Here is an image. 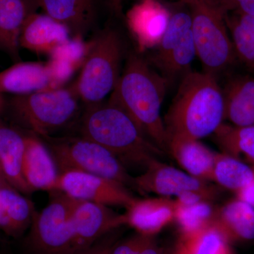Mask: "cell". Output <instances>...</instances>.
<instances>
[{
	"label": "cell",
	"instance_id": "obj_14",
	"mask_svg": "<svg viewBox=\"0 0 254 254\" xmlns=\"http://www.w3.org/2000/svg\"><path fill=\"white\" fill-rule=\"evenodd\" d=\"M25 142L23 174L28 187L32 191H54L56 190L60 172L53 155L35 137H25Z\"/></svg>",
	"mask_w": 254,
	"mask_h": 254
},
{
	"label": "cell",
	"instance_id": "obj_13",
	"mask_svg": "<svg viewBox=\"0 0 254 254\" xmlns=\"http://www.w3.org/2000/svg\"><path fill=\"white\" fill-rule=\"evenodd\" d=\"M124 215L126 225L137 233L154 236L174 220L175 200L163 196L136 198Z\"/></svg>",
	"mask_w": 254,
	"mask_h": 254
},
{
	"label": "cell",
	"instance_id": "obj_3",
	"mask_svg": "<svg viewBox=\"0 0 254 254\" xmlns=\"http://www.w3.org/2000/svg\"><path fill=\"white\" fill-rule=\"evenodd\" d=\"M81 131V136L109 150L126 168L131 165L145 170L165 154L143 134L125 110L109 101L88 107Z\"/></svg>",
	"mask_w": 254,
	"mask_h": 254
},
{
	"label": "cell",
	"instance_id": "obj_31",
	"mask_svg": "<svg viewBox=\"0 0 254 254\" xmlns=\"http://www.w3.org/2000/svg\"><path fill=\"white\" fill-rule=\"evenodd\" d=\"M225 18L237 60L254 71V33L241 27L228 15L225 14Z\"/></svg>",
	"mask_w": 254,
	"mask_h": 254
},
{
	"label": "cell",
	"instance_id": "obj_38",
	"mask_svg": "<svg viewBox=\"0 0 254 254\" xmlns=\"http://www.w3.org/2000/svg\"><path fill=\"white\" fill-rule=\"evenodd\" d=\"M179 2H181L182 4H185L189 5L190 6L192 5L197 4V3L202 2V1H210V0H176Z\"/></svg>",
	"mask_w": 254,
	"mask_h": 254
},
{
	"label": "cell",
	"instance_id": "obj_18",
	"mask_svg": "<svg viewBox=\"0 0 254 254\" xmlns=\"http://www.w3.org/2000/svg\"><path fill=\"white\" fill-rule=\"evenodd\" d=\"M55 88L47 63H18L0 73V93L26 95Z\"/></svg>",
	"mask_w": 254,
	"mask_h": 254
},
{
	"label": "cell",
	"instance_id": "obj_32",
	"mask_svg": "<svg viewBox=\"0 0 254 254\" xmlns=\"http://www.w3.org/2000/svg\"><path fill=\"white\" fill-rule=\"evenodd\" d=\"M225 14H238L254 16V0H215Z\"/></svg>",
	"mask_w": 254,
	"mask_h": 254
},
{
	"label": "cell",
	"instance_id": "obj_7",
	"mask_svg": "<svg viewBox=\"0 0 254 254\" xmlns=\"http://www.w3.org/2000/svg\"><path fill=\"white\" fill-rule=\"evenodd\" d=\"M78 99L73 87L55 88L18 97L14 108L26 126L45 137L72 121Z\"/></svg>",
	"mask_w": 254,
	"mask_h": 254
},
{
	"label": "cell",
	"instance_id": "obj_37",
	"mask_svg": "<svg viewBox=\"0 0 254 254\" xmlns=\"http://www.w3.org/2000/svg\"><path fill=\"white\" fill-rule=\"evenodd\" d=\"M108 2L117 16H123V0H108Z\"/></svg>",
	"mask_w": 254,
	"mask_h": 254
},
{
	"label": "cell",
	"instance_id": "obj_10",
	"mask_svg": "<svg viewBox=\"0 0 254 254\" xmlns=\"http://www.w3.org/2000/svg\"><path fill=\"white\" fill-rule=\"evenodd\" d=\"M125 225L124 214L107 205L76 200L71 213L73 254L81 253L101 237Z\"/></svg>",
	"mask_w": 254,
	"mask_h": 254
},
{
	"label": "cell",
	"instance_id": "obj_6",
	"mask_svg": "<svg viewBox=\"0 0 254 254\" xmlns=\"http://www.w3.org/2000/svg\"><path fill=\"white\" fill-rule=\"evenodd\" d=\"M52 155L60 173L77 170L109 179L136 190L134 177L112 152L84 137L51 139Z\"/></svg>",
	"mask_w": 254,
	"mask_h": 254
},
{
	"label": "cell",
	"instance_id": "obj_1",
	"mask_svg": "<svg viewBox=\"0 0 254 254\" xmlns=\"http://www.w3.org/2000/svg\"><path fill=\"white\" fill-rule=\"evenodd\" d=\"M169 83L149 62L131 54L108 100L125 110L164 153H168V136L161 108Z\"/></svg>",
	"mask_w": 254,
	"mask_h": 254
},
{
	"label": "cell",
	"instance_id": "obj_2",
	"mask_svg": "<svg viewBox=\"0 0 254 254\" xmlns=\"http://www.w3.org/2000/svg\"><path fill=\"white\" fill-rule=\"evenodd\" d=\"M224 120L225 100L216 76L190 70L185 73L164 119L168 138L201 139L213 135Z\"/></svg>",
	"mask_w": 254,
	"mask_h": 254
},
{
	"label": "cell",
	"instance_id": "obj_22",
	"mask_svg": "<svg viewBox=\"0 0 254 254\" xmlns=\"http://www.w3.org/2000/svg\"><path fill=\"white\" fill-rule=\"evenodd\" d=\"M26 142L18 132L0 127V170L8 182L25 193H31L23 174Z\"/></svg>",
	"mask_w": 254,
	"mask_h": 254
},
{
	"label": "cell",
	"instance_id": "obj_19",
	"mask_svg": "<svg viewBox=\"0 0 254 254\" xmlns=\"http://www.w3.org/2000/svg\"><path fill=\"white\" fill-rule=\"evenodd\" d=\"M225 120L237 127L254 126V77L236 75L222 89Z\"/></svg>",
	"mask_w": 254,
	"mask_h": 254
},
{
	"label": "cell",
	"instance_id": "obj_4",
	"mask_svg": "<svg viewBox=\"0 0 254 254\" xmlns=\"http://www.w3.org/2000/svg\"><path fill=\"white\" fill-rule=\"evenodd\" d=\"M124 46L120 34L107 28L92 41L81 74L73 88L88 107L103 103L113 92L120 75Z\"/></svg>",
	"mask_w": 254,
	"mask_h": 254
},
{
	"label": "cell",
	"instance_id": "obj_29",
	"mask_svg": "<svg viewBox=\"0 0 254 254\" xmlns=\"http://www.w3.org/2000/svg\"><path fill=\"white\" fill-rule=\"evenodd\" d=\"M191 29V16L190 12L179 11L172 13L163 38L158 46L156 51L150 58L149 63L151 65L161 61L182 41Z\"/></svg>",
	"mask_w": 254,
	"mask_h": 254
},
{
	"label": "cell",
	"instance_id": "obj_28",
	"mask_svg": "<svg viewBox=\"0 0 254 254\" xmlns=\"http://www.w3.org/2000/svg\"><path fill=\"white\" fill-rule=\"evenodd\" d=\"M215 211L210 200L188 205L178 204L175 200L174 220L180 226L181 234L191 233L211 225Z\"/></svg>",
	"mask_w": 254,
	"mask_h": 254
},
{
	"label": "cell",
	"instance_id": "obj_9",
	"mask_svg": "<svg viewBox=\"0 0 254 254\" xmlns=\"http://www.w3.org/2000/svg\"><path fill=\"white\" fill-rule=\"evenodd\" d=\"M73 199L127 208L136 200L128 187L93 174L67 170L60 173L56 190Z\"/></svg>",
	"mask_w": 254,
	"mask_h": 254
},
{
	"label": "cell",
	"instance_id": "obj_30",
	"mask_svg": "<svg viewBox=\"0 0 254 254\" xmlns=\"http://www.w3.org/2000/svg\"><path fill=\"white\" fill-rule=\"evenodd\" d=\"M91 46L92 41L87 43L83 37H73L50 53V60L73 73L83 66Z\"/></svg>",
	"mask_w": 254,
	"mask_h": 254
},
{
	"label": "cell",
	"instance_id": "obj_8",
	"mask_svg": "<svg viewBox=\"0 0 254 254\" xmlns=\"http://www.w3.org/2000/svg\"><path fill=\"white\" fill-rule=\"evenodd\" d=\"M55 191L49 204L33 217L28 254H73L71 213L76 199Z\"/></svg>",
	"mask_w": 254,
	"mask_h": 254
},
{
	"label": "cell",
	"instance_id": "obj_27",
	"mask_svg": "<svg viewBox=\"0 0 254 254\" xmlns=\"http://www.w3.org/2000/svg\"><path fill=\"white\" fill-rule=\"evenodd\" d=\"M196 51L191 29L182 41L161 61L155 64L160 73L170 82L183 73L190 71Z\"/></svg>",
	"mask_w": 254,
	"mask_h": 254
},
{
	"label": "cell",
	"instance_id": "obj_33",
	"mask_svg": "<svg viewBox=\"0 0 254 254\" xmlns=\"http://www.w3.org/2000/svg\"><path fill=\"white\" fill-rule=\"evenodd\" d=\"M136 254H165L159 247L154 236L137 233L132 236Z\"/></svg>",
	"mask_w": 254,
	"mask_h": 254
},
{
	"label": "cell",
	"instance_id": "obj_11",
	"mask_svg": "<svg viewBox=\"0 0 254 254\" xmlns=\"http://www.w3.org/2000/svg\"><path fill=\"white\" fill-rule=\"evenodd\" d=\"M136 190L141 193H153L158 196H177L186 191H197L210 199L217 190L204 180L191 176L183 170L154 160L139 176L134 177Z\"/></svg>",
	"mask_w": 254,
	"mask_h": 254
},
{
	"label": "cell",
	"instance_id": "obj_20",
	"mask_svg": "<svg viewBox=\"0 0 254 254\" xmlns=\"http://www.w3.org/2000/svg\"><path fill=\"white\" fill-rule=\"evenodd\" d=\"M41 8V0H0V46L18 57L22 28Z\"/></svg>",
	"mask_w": 254,
	"mask_h": 254
},
{
	"label": "cell",
	"instance_id": "obj_36",
	"mask_svg": "<svg viewBox=\"0 0 254 254\" xmlns=\"http://www.w3.org/2000/svg\"><path fill=\"white\" fill-rule=\"evenodd\" d=\"M236 198L254 208V180L237 191Z\"/></svg>",
	"mask_w": 254,
	"mask_h": 254
},
{
	"label": "cell",
	"instance_id": "obj_34",
	"mask_svg": "<svg viewBox=\"0 0 254 254\" xmlns=\"http://www.w3.org/2000/svg\"><path fill=\"white\" fill-rule=\"evenodd\" d=\"M114 230L101 237L89 248L78 254H109L110 250L114 244L117 242V232Z\"/></svg>",
	"mask_w": 254,
	"mask_h": 254
},
{
	"label": "cell",
	"instance_id": "obj_12",
	"mask_svg": "<svg viewBox=\"0 0 254 254\" xmlns=\"http://www.w3.org/2000/svg\"><path fill=\"white\" fill-rule=\"evenodd\" d=\"M172 13L159 0H139L128 10L127 26L140 52L158 46Z\"/></svg>",
	"mask_w": 254,
	"mask_h": 254
},
{
	"label": "cell",
	"instance_id": "obj_17",
	"mask_svg": "<svg viewBox=\"0 0 254 254\" xmlns=\"http://www.w3.org/2000/svg\"><path fill=\"white\" fill-rule=\"evenodd\" d=\"M45 14L63 23L74 36L84 37L97 16V0H41Z\"/></svg>",
	"mask_w": 254,
	"mask_h": 254
},
{
	"label": "cell",
	"instance_id": "obj_21",
	"mask_svg": "<svg viewBox=\"0 0 254 254\" xmlns=\"http://www.w3.org/2000/svg\"><path fill=\"white\" fill-rule=\"evenodd\" d=\"M213 224L230 244L254 240V208L238 198L216 209Z\"/></svg>",
	"mask_w": 254,
	"mask_h": 254
},
{
	"label": "cell",
	"instance_id": "obj_24",
	"mask_svg": "<svg viewBox=\"0 0 254 254\" xmlns=\"http://www.w3.org/2000/svg\"><path fill=\"white\" fill-rule=\"evenodd\" d=\"M171 254H234L230 242L213 223L197 231L181 234Z\"/></svg>",
	"mask_w": 254,
	"mask_h": 254
},
{
	"label": "cell",
	"instance_id": "obj_15",
	"mask_svg": "<svg viewBox=\"0 0 254 254\" xmlns=\"http://www.w3.org/2000/svg\"><path fill=\"white\" fill-rule=\"evenodd\" d=\"M66 26L46 14L32 15L22 28L19 46L35 53L50 54L70 39Z\"/></svg>",
	"mask_w": 254,
	"mask_h": 254
},
{
	"label": "cell",
	"instance_id": "obj_35",
	"mask_svg": "<svg viewBox=\"0 0 254 254\" xmlns=\"http://www.w3.org/2000/svg\"><path fill=\"white\" fill-rule=\"evenodd\" d=\"M109 254H136L132 237L115 242L112 247Z\"/></svg>",
	"mask_w": 254,
	"mask_h": 254
},
{
	"label": "cell",
	"instance_id": "obj_16",
	"mask_svg": "<svg viewBox=\"0 0 254 254\" xmlns=\"http://www.w3.org/2000/svg\"><path fill=\"white\" fill-rule=\"evenodd\" d=\"M170 153L184 171L204 181H213L215 155L199 140L173 136L168 138Z\"/></svg>",
	"mask_w": 254,
	"mask_h": 254
},
{
	"label": "cell",
	"instance_id": "obj_25",
	"mask_svg": "<svg viewBox=\"0 0 254 254\" xmlns=\"http://www.w3.org/2000/svg\"><path fill=\"white\" fill-rule=\"evenodd\" d=\"M213 136L222 153L240 159L254 168V126L223 123Z\"/></svg>",
	"mask_w": 254,
	"mask_h": 254
},
{
	"label": "cell",
	"instance_id": "obj_5",
	"mask_svg": "<svg viewBox=\"0 0 254 254\" xmlns=\"http://www.w3.org/2000/svg\"><path fill=\"white\" fill-rule=\"evenodd\" d=\"M190 8L196 56L205 72L216 76L237 60L225 13L215 0L197 3Z\"/></svg>",
	"mask_w": 254,
	"mask_h": 254
},
{
	"label": "cell",
	"instance_id": "obj_26",
	"mask_svg": "<svg viewBox=\"0 0 254 254\" xmlns=\"http://www.w3.org/2000/svg\"><path fill=\"white\" fill-rule=\"evenodd\" d=\"M254 180V168L240 159L225 153H216L213 181L236 193Z\"/></svg>",
	"mask_w": 254,
	"mask_h": 254
},
{
	"label": "cell",
	"instance_id": "obj_39",
	"mask_svg": "<svg viewBox=\"0 0 254 254\" xmlns=\"http://www.w3.org/2000/svg\"></svg>",
	"mask_w": 254,
	"mask_h": 254
},
{
	"label": "cell",
	"instance_id": "obj_23",
	"mask_svg": "<svg viewBox=\"0 0 254 254\" xmlns=\"http://www.w3.org/2000/svg\"><path fill=\"white\" fill-rule=\"evenodd\" d=\"M33 204L18 192L0 187V229L12 237L31 226L35 215Z\"/></svg>",
	"mask_w": 254,
	"mask_h": 254
}]
</instances>
